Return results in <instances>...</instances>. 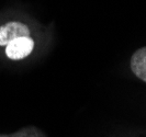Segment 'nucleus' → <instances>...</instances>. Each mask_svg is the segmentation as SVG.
I'll return each instance as SVG.
<instances>
[{"label":"nucleus","instance_id":"obj_1","mask_svg":"<svg viewBox=\"0 0 146 137\" xmlns=\"http://www.w3.org/2000/svg\"><path fill=\"white\" fill-rule=\"evenodd\" d=\"M30 35L29 28L20 22H9L0 26V45L8 44L19 37H28Z\"/></svg>","mask_w":146,"mask_h":137},{"label":"nucleus","instance_id":"obj_2","mask_svg":"<svg viewBox=\"0 0 146 137\" xmlns=\"http://www.w3.org/2000/svg\"><path fill=\"white\" fill-rule=\"evenodd\" d=\"M33 47H34V42L30 36L19 37L10 42L6 46V54L10 59L19 60L30 55L31 52L33 51Z\"/></svg>","mask_w":146,"mask_h":137},{"label":"nucleus","instance_id":"obj_3","mask_svg":"<svg viewBox=\"0 0 146 137\" xmlns=\"http://www.w3.org/2000/svg\"><path fill=\"white\" fill-rule=\"evenodd\" d=\"M131 68L136 77L146 82V47H142L133 54Z\"/></svg>","mask_w":146,"mask_h":137}]
</instances>
